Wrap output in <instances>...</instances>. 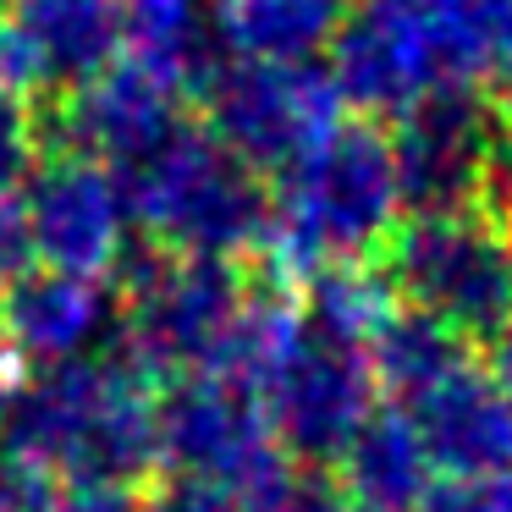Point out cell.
<instances>
[{
  "label": "cell",
  "instance_id": "6da1fadb",
  "mask_svg": "<svg viewBox=\"0 0 512 512\" xmlns=\"http://www.w3.org/2000/svg\"><path fill=\"white\" fill-rule=\"evenodd\" d=\"M160 380L122 342L34 369L0 413V463L50 485H149L160 463Z\"/></svg>",
  "mask_w": 512,
  "mask_h": 512
},
{
  "label": "cell",
  "instance_id": "7a4b0ae2",
  "mask_svg": "<svg viewBox=\"0 0 512 512\" xmlns=\"http://www.w3.org/2000/svg\"><path fill=\"white\" fill-rule=\"evenodd\" d=\"M402 182L391 127L347 116L331 138L270 182V226L243 259L254 276L303 292L325 265L375 259L402 226Z\"/></svg>",
  "mask_w": 512,
  "mask_h": 512
},
{
  "label": "cell",
  "instance_id": "3957f363",
  "mask_svg": "<svg viewBox=\"0 0 512 512\" xmlns=\"http://www.w3.org/2000/svg\"><path fill=\"white\" fill-rule=\"evenodd\" d=\"M122 188L144 243L177 254L248 259L270 226V182L204 122H182L144 166L127 171Z\"/></svg>",
  "mask_w": 512,
  "mask_h": 512
},
{
  "label": "cell",
  "instance_id": "277c9868",
  "mask_svg": "<svg viewBox=\"0 0 512 512\" xmlns=\"http://www.w3.org/2000/svg\"><path fill=\"white\" fill-rule=\"evenodd\" d=\"M375 259L408 309L441 320L479 353L512 331V237L490 204L402 215Z\"/></svg>",
  "mask_w": 512,
  "mask_h": 512
},
{
  "label": "cell",
  "instance_id": "5b68a950",
  "mask_svg": "<svg viewBox=\"0 0 512 512\" xmlns=\"http://www.w3.org/2000/svg\"><path fill=\"white\" fill-rule=\"evenodd\" d=\"M116 276H122V347L160 386L215 369L248 303L243 259L177 254V248L144 243L133 259H122Z\"/></svg>",
  "mask_w": 512,
  "mask_h": 512
},
{
  "label": "cell",
  "instance_id": "8992f818",
  "mask_svg": "<svg viewBox=\"0 0 512 512\" xmlns=\"http://www.w3.org/2000/svg\"><path fill=\"white\" fill-rule=\"evenodd\" d=\"M193 116L265 182L342 127V89L314 61H248L215 50L193 83Z\"/></svg>",
  "mask_w": 512,
  "mask_h": 512
},
{
  "label": "cell",
  "instance_id": "52a82bcc",
  "mask_svg": "<svg viewBox=\"0 0 512 512\" xmlns=\"http://www.w3.org/2000/svg\"><path fill=\"white\" fill-rule=\"evenodd\" d=\"M28 243L45 270L105 281L122 270L127 248V188L105 160L67 144L39 149L34 177L23 182Z\"/></svg>",
  "mask_w": 512,
  "mask_h": 512
},
{
  "label": "cell",
  "instance_id": "ba28073f",
  "mask_svg": "<svg viewBox=\"0 0 512 512\" xmlns=\"http://www.w3.org/2000/svg\"><path fill=\"white\" fill-rule=\"evenodd\" d=\"M386 127L408 215L490 204V166H496V100L490 94L435 89Z\"/></svg>",
  "mask_w": 512,
  "mask_h": 512
},
{
  "label": "cell",
  "instance_id": "9c48e42d",
  "mask_svg": "<svg viewBox=\"0 0 512 512\" xmlns=\"http://www.w3.org/2000/svg\"><path fill=\"white\" fill-rule=\"evenodd\" d=\"M375 408H380V386L375 369H369V353L314 331V325L265 386L276 446L298 463H320V468L342 463V452L353 446V435L369 424Z\"/></svg>",
  "mask_w": 512,
  "mask_h": 512
},
{
  "label": "cell",
  "instance_id": "30bf717a",
  "mask_svg": "<svg viewBox=\"0 0 512 512\" xmlns=\"http://www.w3.org/2000/svg\"><path fill=\"white\" fill-rule=\"evenodd\" d=\"M276 457L265 397L226 375H182L160 391V463L166 474L243 490Z\"/></svg>",
  "mask_w": 512,
  "mask_h": 512
},
{
  "label": "cell",
  "instance_id": "8fae6325",
  "mask_svg": "<svg viewBox=\"0 0 512 512\" xmlns=\"http://www.w3.org/2000/svg\"><path fill=\"white\" fill-rule=\"evenodd\" d=\"M193 105L182 100L171 83H160L155 72H144L138 61L116 56L105 72H94L89 83L56 94L39 111L45 144H67L83 155L105 160L116 177H127L133 166H144L182 122Z\"/></svg>",
  "mask_w": 512,
  "mask_h": 512
},
{
  "label": "cell",
  "instance_id": "7c38bea8",
  "mask_svg": "<svg viewBox=\"0 0 512 512\" xmlns=\"http://www.w3.org/2000/svg\"><path fill=\"white\" fill-rule=\"evenodd\" d=\"M331 78L369 122H397L424 94L441 89L430 39L397 0H364L358 12H347L342 34L331 39Z\"/></svg>",
  "mask_w": 512,
  "mask_h": 512
},
{
  "label": "cell",
  "instance_id": "4fadbf2b",
  "mask_svg": "<svg viewBox=\"0 0 512 512\" xmlns=\"http://www.w3.org/2000/svg\"><path fill=\"white\" fill-rule=\"evenodd\" d=\"M430 452L435 479H479L512 468V397L485 364H463L402 408Z\"/></svg>",
  "mask_w": 512,
  "mask_h": 512
},
{
  "label": "cell",
  "instance_id": "5bb4252c",
  "mask_svg": "<svg viewBox=\"0 0 512 512\" xmlns=\"http://www.w3.org/2000/svg\"><path fill=\"white\" fill-rule=\"evenodd\" d=\"M0 314H6V347L23 364L50 369L67 364V358H83V347L94 342V331L105 320V292L100 281L34 265L6 281Z\"/></svg>",
  "mask_w": 512,
  "mask_h": 512
},
{
  "label": "cell",
  "instance_id": "9a60e30c",
  "mask_svg": "<svg viewBox=\"0 0 512 512\" xmlns=\"http://www.w3.org/2000/svg\"><path fill=\"white\" fill-rule=\"evenodd\" d=\"M419 17L441 89L512 94V0H397Z\"/></svg>",
  "mask_w": 512,
  "mask_h": 512
},
{
  "label": "cell",
  "instance_id": "2e32d148",
  "mask_svg": "<svg viewBox=\"0 0 512 512\" xmlns=\"http://www.w3.org/2000/svg\"><path fill=\"white\" fill-rule=\"evenodd\" d=\"M336 479H342L353 512H424L435 468L413 419L397 402H380L369 424L353 435V446L342 452Z\"/></svg>",
  "mask_w": 512,
  "mask_h": 512
},
{
  "label": "cell",
  "instance_id": "e0dca14e",
  "mask_svg": "<svg viewBox=\"0 0 512 512\" xmlns=\"http://www.w3.org/2000/svg\"><path fill=\"white\" fill-rule=\"evenodd\" d=\"M12 17L34 39L56 94L89 83L122 50V0H23Z\"/></svg>",
  "mask_w": 512,
  "mask_h": 512
},
{
  "label": "cell",
  "instance_id": "ac0fdd59",
  "mask_svg": "<svg viewBox=\"0 0 512 512\" xmlns=\"http://www.w3.org/2000/svg\"><path fill=\"white\" fill-rule=\"evenodd\" d=\"M347 23V0H215V28L232 56L309 61Z\"/></svg>",
  "mask_w": 512,
  "mask_h": 512
},
{
  "label": "cell",
  "instance_id": "d6986e66",
  "mask_svg": "<svg viewBox=\"0 0 512 512\" xmlns=\"http://www.w3.org/2000/svg\"><path fill=\"white\" fill-rule=\"evenodd\" d=\"M479 347H468L457 331H446L441 320L408 309L402 303L391 314V325L369 342V369H375V386L380 397H391L397 408L419 402L430 386H441L446 375H457L463 364H474Z\"/></svg>",
  "mask_w": 512,
  "mask_h": 512
},
{
  "label": "cell",
  "instance_id": "ffe728a7",
  "mask_svg": "<svg viewBox=\"0 0 512 512\" xmlns=\"http://www.w3.org/2000/svg\"><path fill=\"white\" fill-rule=\"evenodd\" d=\"M303 309H309V325L336 342H353L369 353L380 331L391 325V314L402 309L397 281L386 276L380 259H342V265H325L320 276L303 287Z\"/></svg>",
  "mask_w": 512,
  "mask_h": 512
},
{
  "label": "cell",
  "instance_id": "44dd1931",
  "mask_svg": "<svg viewBox=\"0 0 512 512\" xmlns=\"http://www.w3.org/2000/svg\"><path fill=\"white\" fill-rule=\"evenodd\" d=\"M122 56L193 100V83L215 50L199 45L193 0H122Z\"/></svg>",
  "mask_w": 512,
  "mask_h": 512
},
{
  "label": "cell",
  "instance_id": "7402d4cb",
  "mask_svg": "<svg viewBox=\"0 0 512 512\" xmlns=\"http://www.w3.org/2000/svg\"><path fill=\"white\" fill-rule=\"evenodd\" d=\"M237 512H353L342 479L320 463H298V457H270L243 490H237Z\"/></svg>",
  "mask_w": 512,
  "mask_h": 512
},
{
  "label": "cell",
  "instance_id": "603a6c76",
  "mask_svg": "<svg viewBox=\"0 0 512 512\" xmlns=\"http://www.w3.org/2000/svg\"><path fill=\"white\" fill-rule=\"evenodd\" d=\"M0 100L39 105V111H45V105L56 100L45 61H39L34 39L23 34V23H17L12 12H0Z\"/></svg>",
  "mask_w": 512,
  "mask_h": 512
},
{
  "label": "cell",
  "instance_id": "cb8c5ba5",
  "mask_svg": "<svg viewBox=\"0 0 512 512\" xmlns=\"http://www.w3.org/2000/svg\"><path fill=\"white\" fill-rule=\"evenodd\" d=\"M45 149V127H39V105L0 100V188H23L39 166Z\"/></svg>",
  "mask_w": 512,
  "mask_h": 512
},
{
  "label": "cell",
  "instance_id": "d4e9b609",
  "mask_svg": "<svg viewBox=\"0 0 512 512\" xmlns=\"http://www.w3.org/2000/svg\"><path fill=\"white\" fill-rule=\"evenodd\" d=\"M424 512H512V468L479 479H435Z\"/></svg>",
  "mask_w": 512,
  "mask_h": 512
},
{
  "label": "cell",
  "instance_id": "484cf974",
  "mask_svg": "<svg viewBox=\"0 0 512 512\" xmlns=\"http://www.w3.org/2000/svg\"><path fill=\"white\" fill-rule=\"evenodd\" d=\"M144 512H237V490L182 479V474H160L144 485Z\"/></svg>",
  "mask_w": 512,
  "mask_h": 512
},
{
  "label": "cell",
  "instance_id": "4316f807",
  "mask_svg": "<svg viewBox=\"0 0 512 512\" xmlns=\"http://www.w3.org/2000/svg\"><path fill=\"white\" fill-rule=\"evenodd\" d=\"M45 512H144V485H61Z\"/></svg>",
  "mask_w": 512,
  "mask_h": 512
},
{
  "label": "cell",
  "instance_id": "83f0119b",
  "mask_svg": "<svg viewBox=\"0 0 512 512\" xmlns=\"http://www.w3.org/2000/svg\"><path fill=\"white\" fill-rule=\"evenodd\" d=\"M34 243H28V210H23V188H0V276L12 281L17 270H28Z\"/></svg>",
  "mask_w": 512,
  "mask_h": 512
},
{
  "label": "cell",
  "instance_id": "f1b7e54d",
  "mask_svg": "<svg viewBox=\"0 0 512 512\" xmlns=\"http://www.w3.org/2000/svg\"><path fill=\"white\" fill-rule=\"evenodd\" d=\"M490 375H496L501 386H507V397H512V331L490 347Z\"/></svg>",
  "mask_w": 512,
  "mask_h": 512
},
{
  "label": "cell",
  "instance_id": "f546056e",
  "mask_svg": "<svg viewBox=\"0 0 512 512\" xmlns=\"http://www.w3.org/2000/svg\"><path fill=\"white\" fill-rule=\"evenodd\" d=\"M490 210H496V215H501V226H507V237H512V188H507V193H501V199H496V204H490Z\"/></svg>",
  "mask_w": 512,
  "mask_h": 512
},
{
  "label": "cell",
  "instance_id": "4dcf8cb0",
  "mask_svg": "<svg viewBox=\"0 0 512 512\" xmlns=\"http://www.w3.org/2000/svg\"><path fill=\"white\" fill-rule=\"evenodd\" d=\"M0 358H6V314H0Z\"/></svg>",
  "mask_w": 512,
  "mask_h": 512
},
{
  "label": "cell",
  "instance_id": "1f68e13d",
  "mask_svg": "<svg viewBox=\"0 0 512 512\" xmlns=\"http://www.w3.org/2000/svg\"><path fill=\"white\" fill-rule=\"evenodd\" d=\"M17 6H23V0H0V12H17Z\"/></svg>",
  "mask_w": 512,
  "mask_h": 512
},
{
  "label": "cell",
  "instance_id": "d6a6232c",
  "mask_svg": "<svg viewBox=\"0 0 512 512\" xmlns=\"http://www.w3.org/2000/svg\"><path fill=\"white\" fill-rule=\"evenodd\" d=\"M501 100H512V94H501Z\"/></svg>",
  "mask_w": 512,
  "mask_h": 512
}]
</instances>
